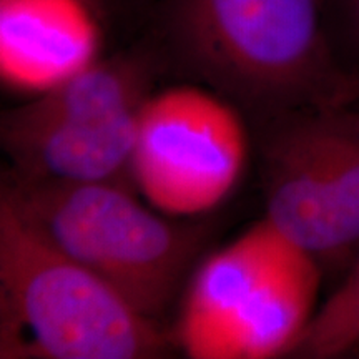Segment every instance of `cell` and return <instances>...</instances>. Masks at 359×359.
Listing matches in <instances>:
<instances>
[{
    "mask_svg": "<svg viewBox=\"0 0 359 359\" xmlns=\"http://www.w3.org/2000/svg\"><path fill=\"white\" fill-rule=\"evenodd\" d=\"M278 133L291 160L325 196L344 253L359 250V107H314L285 115Z\"/></svg>",
    "mask_w": 359,
    "mask_h": 359,
    "instance_id": "ba28073f",
    "label": "cell"
},
{
    "mask_svg": "<svg viewBox=\"0 0 359 359\" xmlns=\"http://www.w3.org/2000/svg\"><path fill=\"white\" fill-rule=\"evenodd\" d=\"M175 67L266 125L293 111L351 102L321 0H158L148 39Z\"/></svg>",
    "mask_w": 359,
    "mask_h": 359,
    "instance_id": "6da1fadb",
    "label": "cell"
},
{
    "mask_svg": "<svg viewBox=\"0 0 359 359\" xmlns=\"http://www.w3.org/2000/svg\"><path fill=\"white\" fill-rule=\"evenodd\" d=\"M87 2L95 8V12L100 15V19L103 15H107L111 8L116 7L120 4V0H87Z\"/></svg>",
    "mask_w": 359,
    "mask_h": 359,
    "instance_id": "7c38bea8",
    "label": "cell"
},
{
    "mask_svg": "<svg viewBox=\"0 0 359 359\" xmlns=\"http://www.w3.org/2000/svg\"><path fill=\"white\" fill-rule=\"evenodd\" d=\"M349 103L359 107V70L353 74V95H351V102Z\"/></svg>",
    "mask_w": 359,
    "mask_h": 359,
    "instance_id": "4fadbf2b",
    "label": "cell"
},
{
    "mask_svg": "<svg viewBox=\"0 0 359 359\" xmlns=\"http://www.w3.org/2000/svg\"><path fill=\"white\" fill-rule=\"evenodd\" d=\"M250 156L243 111L198 85L150 93L137 120L133 185L173 218L208 213L231 195Z\"/></svg>",
    "mask_w": 359,
    "mask_h": 359,
    "instance_id": "5b68a950",
    "label": "cell"
},
{
    "mask_svg": "<svg viewBox=\"0 0 359 359\" xmlns=\"http://www.w3.org/2000/svg\"><path fill=\"white\" fill-rule=\"evenodd\" d=\"M327 40L348 74L359 70V0H321Z\"/></svg>",
    "mask_w": 359,
    "mask_h": 359,
    "instance_id": "8fae6325",
    "label": "cell"
},
{
    "mask_svg": "<svg viewBox=\"0 0 359 359\" xmlns=\"http://www.w3.org/2000/svg\"><path fill=\"white\" fill-rule=\"evenodd\" d=\"M161 70L147 42L97 58L55 88L8 110L0 123L12 173L58 183L133 188L137 120Z\"/></svg>",
    "mask_w": 359,
    "mask_h": 359,
    "instance_id": "277c9868",
    "label": "cell"
},
{
    "mask_svg": "<svg viewBox=\"0 0 359 359\" xmlns=\"http://www.w3.org/2000/svg\"><path fill=\"white\" fill-rule=\"evenodd\" d=\"M167 349L160 321L0 196V358L151 359Z\"/></svg>",
    "mask_w": 359,
    "mask_h": 359,
    "instance_id": "7a4b0ae2",
    "label": "cell"
},
{
    "mask_svg": "<svg viewBox=\"0 0 359 359\" xmlns=\"http://www.w3.org/2000/svg\"><path fill=\"white\" fill-rule=\"evenodd\" d=\"M318 258L286 241L238 318L226 359H273L293 354L316 313Z\"/></svg>",
    "mask_w": 359,
    "mask_h": 359,
    "instance_id": "9c48e42d",
    "label": "cell"
},
{
    "mask_svg": "<svg viewBox=\"0 0 359 359\" xmlns=\"http://www.w3.org/2000/svg\"><path fill=\"white\" fill-rule=\"evenodd\" d=\"M100 15L87 0H0L4 83L42 95L97 60Z\"/></svg>",
    "mask_w": 359,
    "mask_h": 359,
    "instance_id": "8992f818",
    "label": "cell"
},
{
    "mask_svg": "<svg viewBox=\"0 0 359 359\" xmlns=\"http://www.w3.org/2000/svg\"><path fill=\"white\" fill-rule=\"evenodd\" d=\"M133 188L58 183L8 170L2 195L75 262L160 321L200 250L201 233L143 205Z\"/></svg>",
    "mask_w": 359,
    "mask_h": 359,
    "instance_id": "3957f363",
    "label": "cell"
},
{
    "mask_svg": "<svg viewBox=\"0 0 359 359\" xmlns=\"http://www.w3.org/2000/svg\"><path fill=\"white\" fill-rule=\"evenodd\" d=\"M286 241L262 219L198 264L175 327V339L188 358L226 359L238 318Z\"/></svg>",
    "mask_w": 359,
    "mask_h": 359,
    "instance_id": "52a82bcc",
    "label": "cell"
},
{
    "mask_svg": "<svg viewBox=\"0 0 359 359\" xmlns=\"http://www.w3.org/2000/svg\"><path fill=\"white\" fill-rule=\"evenodd\" d=\"M359 348V250L351 271L326 303L316 309L311 323L294 348L293 356L331 359Z\"/></svg>",
    "mask_w": 359,
    "mask_h": 359,
    "instance_id": "30bf717a",
    "label": "cell"
}]
</instances>
